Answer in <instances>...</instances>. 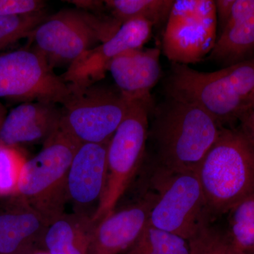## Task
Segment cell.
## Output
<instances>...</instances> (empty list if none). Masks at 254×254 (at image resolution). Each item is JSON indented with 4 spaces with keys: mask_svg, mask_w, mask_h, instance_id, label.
Listing matches in <instances>:
<instances>
[{
    "mask_svg": "<svg viewBox=\"0 0 254 254\" xmlns=\"http://www.w3.org/2000/svg\"><path fill=\"white\" fill-rule=\"evenodd\" d=\"M165 91L166 97L198 107L227 127L254 103V58L213 72L172 63Z\"/></svg>",
    "mask_w": 254,
    "mask_h": 254,
    "instance_id": "6da1fadb",
    "label": "cell"
},
{
    "mask_svg": "<svg viewBox=\"0 0 254 254\" xmlns=\"http://www.w3.org/2000/svg\"><path fill=\"white\" fill-rule=\"evenodd\" d=\"M150 115L152 160L171 170L196 173L222 127L198 107L169 97L154 105Z\"/></svg>",
    "mask_w": 254,
    "mask_h": 254,
    "instance_id": "7a4b0ae2",
    "label": "cell"
},
{
    "mask_svg": "<svg viewBox=\"0 0 254 254\" xmlns=\"http://www.w3.org/2000/svg\"><path fill=\"white\" fill-rule=\"evenodd\" d=\"M210 221L254 192V146L238 128L222 127L196 172Z\"/></svg>",
    "mask_w": 254,
    "mask_h": 254,
    "instance_id": "3957f363",
    "label": "cell"
},
{
    "mask_svg": "<svg viewBox=\"0 0 254 254\" xmlns=\"http://www.w3.org/2000/svg\"><path fill=\"white\" fill-rule=\"evenodd\" d=\"M142 170L148 173L145 189L154 195L149 225L189 240L203 222L210 220L196 173L165 168L147 156Z\"/></svg>",
    "mask_w": 254,
    "mask_h": 254,
    "instance_id": "277c9868",
    "label": "cell"
},
{
    "mask_svg": "<svg viewBox=\"0 0 254 254\" xmlns=\"http://www.w3.org/2000/svg\"><path fill=\"white\" fill-rule=\"evenodd\" d=\"M152 100H132L123 121L108 145L106 180L99 208L98 223L109 216L140 174L147 154Z\"/></svg>",
    "mask_w": 254,
    "mask_h": 254,
    "instance_id": "5b68a950",
    "label": "cell"
},
{
    "mask_svg": "<svg viewBox=\"0 0 254 254\" xmlns=\"http://www.w3.org/2000/svg\"><path fill=\"white\" fill-rule=\"evenodd\" d=\"M81 145L60 129L21 170L16 195L50 223L65 213L68 172Z\"/></svg>",
    "mask_w": 254,
    "mask_h": 254,
    "instance_id": "8992f818",
    "label": "cell"
},
{
    "mask_svg": "<svg viewBox=\"0 0 254 254\" xmlns=\"http://www.w3.org/2000/svg\"><path fill=\"white\" fill-rule=\"evenodd\" d=\"M122 25L111 16H95L78 8L64 9L49 15L28 39L52 68L68 66L98 42L110 39Z\"/></svg>",
    "mask_w": 254,
    "mask_h": 254,
    "instance_id": "52a82bcc",
    "label": "cell"
},
{
    "mask_svg": "<svg viewBox=\"0 0 254 254\" xmlns=\"http://www.w3.org/2000/svg\"><path fill=\"white\" fill-rule=\"evenodd\" d=\"M132 100L101 81L72 91L62 105L60 130L80 144L109 141L126 116Z\"/></svg>",
    "mask_w": 254,
    "mask_h": 254,
    "instance_id": "ba28073f",
    "label": "cell"
},
{
    "mask_svg": "<svg viewBox=\"0 0 254 254\" xmlns=\"http://www.w3.org/2000/svg\"><path fill=\"white\" fill-rule=\"evenodd\" d=\"M71 94L69 84L33 48L0 54V98L21 103L39 101L63 105Z\"/></svg>",
    "mask_w": 254,
    "mask_h": 254,
    "instance_id": "9c48e42d",
    "label": "cell"
},
{
    "mask_svg": "<svg viewBox=\"0 0 254 254\" xmlns=\"http://www.w3.org/2000/svg\"><path fill=\"white\" fill-rule=\"evenodd\" d=\"M218 38L215 1L176 0L164 31V55L172 63L189 65L207 58Z\"/></svg>",
    "mask_w": 254,
    "mask_h": 254,
    "instance_id": "30bf717a",
    "label": "cell"
},
{
    "mask_svg": "<svg viewBox=\"0 0 254 254\" xmlns=\"http://www.w3.org/2000/svg\"><path fill=\"white\" fill-rule=\"evenodd\" d=\"M153 25L144 19H133L122 25L108 41L83 53L61 75L72 91L83 89L103 81L110 63L128 50L141 49L149 41Z\"/></svg>",
    "mask_w": 254,
    "mask_h": 254,
    "instance_id": "8fae6325",
    "label": "cell"
},
{
    "mask_svg": "<svg viewBox=\"0 0 254 254\" xmlns=\"http://www.w3.org/2000/svg\"><path fill=\"white\" fill-rule=\"evenodd\" d=\"M109 143L80 145L68 172V203L73 213L93 220L104 191Z\"/></svg>",
    "mask_w": 254,
    "mask_h": 254,
    "instance_id": "7c38bea8",
    "label": "cell"
},
{
    "mask_svg": "<svg viewBox=\"0 0 254 254\" xmlns=\"http://www.w3.org/2000/svg\"><path fill=\"white\" fill-rule=\"evenodd\" d=\"M154 195L145 190L131 203L117 208L95 225L88 254H124L148 225Z\"/></svg>",
    "mask_w": 254,
    "mask_h": 254,
    "instance_id": "4fadbf2b",
    "label": "cell"
},
{
    "mask_svg": "<svg viewBox=\"0 0 254 254\" xmlns=\"http://www.w3.org/2000/svg\"><path fill=\"white\" fill-rule=\"evenodd\" d=\"M0 203V254H35L50 222L18 195Z\"/></svg>",
    "mask_w": 254,
    "mask_h": 254,
    "instance_id": "5bb4252c",
    "label": "cell"
},
{
    "mask_svg": "<svg viewBox=\"0 0 254 254\" xmlns=\"http://www.w3.org/2000/svg\"><path fill=\"white\" fill-rule=\"evenodd\" d=\"M62 105L46 102L21 103L8 113L0 128V142L11 146L44 144L60 129Z\"/></svg>",
    "mask_w": 254,
    "mask_h": 254,
    "instance_id": "9a60e30c",
    "label": "cell"
},
{
    "mask_svg": "<svg viewBox=\"0 0 254 254\" xmlns=\"http://www.w3.org/2000/svg\"><path fill=\"white\" fill-rule=\"evenodd\" d=\"M160 50L148 48L128 50L110 63L115 86L130 100L152 99L150 91L161 77Z\"/></svg>",
    "mask_w": 254,
    "mask_h": 254,
    "instance_id": "2e32d148",
    "label": "cell"
},
{
    "mask_svg": "<svg viewBox=\"0 0 254 254\" xmlns=\"http://www.w3.org/2000/svg\"><path fill=\"white\" fill-rule=\"evenodd\" d=\"M253 53L254 0H235L231 16L207 59L226 67L250 60Z\"/></svg>",
    "mask_w": 254,
    "mask_h": 254,
    "instance_id": "e0dca14e",
    "label": "cell"
},
{
    "mask_svg": "<svg viewBox=\"0 0 254 254\" xmlns=\"http://www.w3.org/2000/svg\"><path fill=\"white\" fill-rule=\"evenodd\" d=\"M96 223L75 213H64L50 222L41 250L48 254H88Z\"/></svg>",
    "mask_w": 254,
    "mask_h": 254,
    "instance_id": "ac0fdd59",
    "label": "cell"
},
{
    "mask_svg": "<svg viewBox=\"0 0 254 254\" xmlns=\"http://www.w3.org/2000/svg\"><path fill=\"white\" fill-rule=\"evenodd\" d=\"M105 9L123 24L133 19H144L153 26L167 22L175 0H108Z\"/></svg>",
    "mask_w": 254,
    "mask_h": 254,
    "instance_id": "d6986e66",
    "label": "cell"
},
{
    "mask_svg": "<svg viewBox=\"0 0 254 254\" xmlns=\"http://www.w3.org/2000/svg\"><path fill=\"white\" fill-rule=\"evenodd\" d=\"M124 254H190L189 240L177 234L148 225Z\"/></svg>",
    "mask_w": 254,
    "mask_h": 254,
    "instance_id": "ffe728a7",
    "label": "cell"
},
{
    "mask_svg": "<svg viewBox=\"0 0 254 254\" xmlns=\"http://www.w3.org/2000/svg\"><path fill=\"white\" fill-rule=\"evenodd\" d=\"M226 215L225 230L233 245L242 252L254 245V192L239 202Z\"/></svg>",
    "mask_w": 254,
    "mask_h": 254,
    "instance_id": "44dd1931",
    "label": "cell"
},
{
    "mask_svg": "<svg viewBox=\"0 0 254 254\" xmlns=\"http://www.w3.org/2000/svg\"><path fill=\"white\" fill-rule=\"evenodd\" d=\"M190 254H245L229 238L225 229L205 220L189 239Z\"/></svg>",
    "mask_w": 254,
    "mask_h": 254,
    "instance_id": "7402d4cb",
    "label": "cell"
},
{
    "mask_svg": "<svg viewBox=\"0 0 254 254\" xmlns=\"http://www.w3.org/2000/svg\"><path fill=\"white\" fill-rule=\"evenodd\" d=\"M27 158L19 147L0 142V198H10L17 193L21 170Z\"/></svg>",
    "mask_w": 254,
    "mask_h": 254,
    "instance_id": "603a6c76",
    "label": "cell"
},
{
    "mask_svg": "<svg viewBox=\"0 0 254 254\" xmlns=\"http://www.w3.org/2000/svg\"><path fill=\"white\" fill-rule=\"evenodd\" d=\"M49 16L45 11L23 16H0V52L32 33Z\"/></svg>",
    "mask_w": 254,
    "mask_h": 254,
    "instance_id": "cb8c5ba5",
    "label": "cell"
},
{
    "mask_svg": "<svg viewBox=\"0 0 254 254\" xmlns=\"http://www.w3.org/2000/svg\"><path fill=\"white\" fill-rule=\"evenodd\" d=\"M42 0H0V16H16L36 14L46 10Z\"/></svg>",
    "mask_w": 254,
    "mask_h": 254,
    "instance_id": "d4e9b609",
    "label": "cell"
},
{
    "mask_svg": "<svg viewBox=\"0 0 254 254\" xmlns=\"http://www.w3.org/2000/svg\"><path fill=\"white\" fill-rule=\"evenodd\" d=\"M235 0H216L215 1L216 7L217 20L219 32L225 27L231 16L232 9Z\"/></svg>",
    "mask_w": 254,
    "mask_h": 254,
    "instance_id": "484cf974",
    "label": "cell"
},
{
    "mask_svg": "<svg viewBox=\"0 0 254 254\" xmlns=\"http://www.w3.org/2000/svg\"><path fill=\"white\" fill-rule=\"evenodd\" d=\"M238 122L240 123L239 129L254 146V103L241 116Z\"/></svg>",
    "mask_w": 254,
    "mask_h": 254,
    "instance_id": "4316f807",
    "label": "cell"
},
{
    "mask_svg": "<svg viewBox=\"0 0 254 254\" xmlns=\"http://www.w3.org/2000/svg\"><path fill=\"white\" fill-rule=\"evenodd\" d=\"M7 114V110H6V108L0 103V128L2 126V124L4 123Z\"/></svg>",
    "mask_w": 254,
    "mask_h": 254,
    "instance_id": "83f0119b",
    "label": "cell"
},
{
    "mask_svg": "<svg viewBox=\"0 0 254 254\" xmlns=\"http://www.w3.org/2000/svg\"><path fill=\"white\" fill-rule=\"evenodd\" d=\"M244 252H245V254H254V245L247 249V250H245Z\"/></svg>",
    "mask_w": 254,
    "mask_h": 254,
    "instance_id": "f1b7e54d",
    "label": "cell"
}]
</instances>
